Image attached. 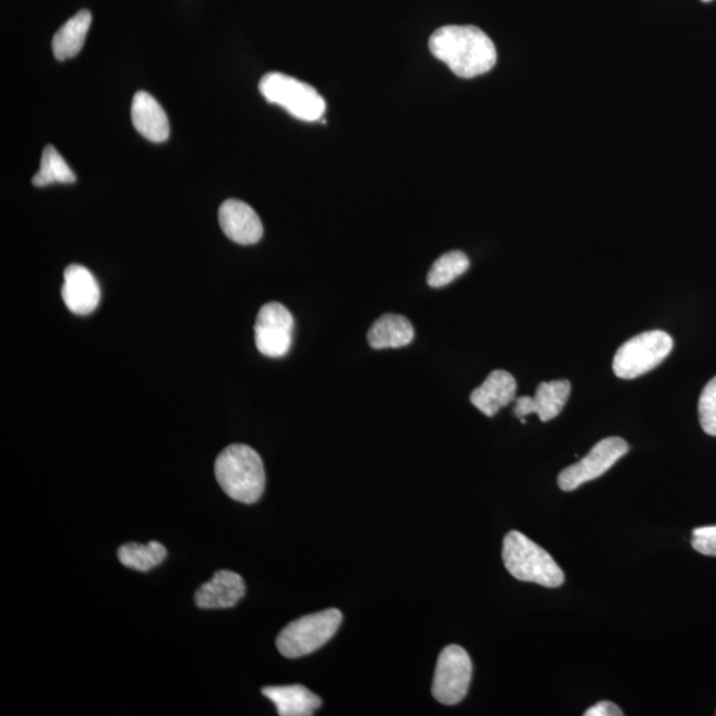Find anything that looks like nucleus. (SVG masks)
<instances>
[{
    "instance_id": "nucleus-1",
    "label": "nucleus",
    "mask_w": 716,
    "mask_h": 716,
    "mask_svg": "<svg viewBox=\"0 0 716 716\" xmlns=\"http://www.w3.org/2000/svg\"><path fill=\"white\" fill-rule=\"evenodd\" d=\"M429 49L462 79L482 76L498 60L495 44L475 25H443L430 37Z\"/></svg>"
},
{
    "instance_id": "nucleus-2",
    "label": "nucleus",
    "mask_w": 716,
    "mask_h": 716,
    "mask_svg": "<svg viewBox=\"0 0 716 716\" xmlns=\"http://www.w3.org/2000/svg\"><path fill=\"white\" fill-rule=\"evenodd\" d=\"M215 477L223 491L236 502L253 504L266 488L265 466L258 452L246 444H232L215 461Z\"/></svg>"
},
{
    "instance_id": "nucleus-3",
    "label": "nucleus",
    "mask_w": 716,
    "mask_h": 716,
    "mask_svg": "<svg viewBox=\"0 0 716 716\" xmlns=\"http://www.w3.org/2000/svg\"><path fill=\"white\" fill-rule=\"evenodd\" d=\"M503 562L505 570L519 581L546 587L564 584V572L555 560L522 532L507 533L503 542Z\"/></svg>"
},
{
    "instance_id": "nucleus-4",
    "label": "nucleus",
    "mask_w": 716,
    "mask_h": 716,
    "mask_svg": "<svg viewBox=\"0 0 716 716\" xmlns=\"http://www.w3.org/2000/svg\"><path fill=\"white\" fill-rule=\"evenodd\" d=\"M342 623L339 610L308 614L285 627L276 638V646L286 658L313 654L335 636Z\"/></svg>"
},
{
    "instance_id": "nucleus-5",
    "label": "nucleus",
    "mask_w": 716,
    "mask_h": 716,
    "mask_svg": "<svg viewBox=\"0 0 716 716\" xmlns=\"http://www.w3.org/2000/svg\"><path fill=\"white\" fill-rule=\"evenodd\" d=\"M259 90L268 103L285 108L296 119L313 123L326 112V100L314 86L285 73H267L260 80Z\"/></svg>"
},
{
    "instance_id": "nucleus-6",
    "label": "nucleus",
    "mask_w": 716,
    "mask_h": 716,
    "mask_svg": "<svg viewBox=\"0 0 716 716\" xmlns=\"http://www.w3.org/2000/svg\"><path fill=\"white\" fill-rule=\"evenodd\" d=\"M674 342L664 330H651L632 337L613 358V371L623 380H633L657 368L671 355Z\"/></svg>"
},
{
    "instance_id": "nucleus-7",
    "label": "nucleus",
    "mask_w": 716,
    "mask_h": 716,
    "mask_svg": "<svg viewBox=\"0 0 716 716\" xmlns=\"http://www.w3.org/2000/svg\"><path fill=\"white\" fill-rule=\"evenodd\" d=\"M472 677V662L468 652L458 645L444 647L436 666L432 695L439 704L452 706L468 695Z\"/></svg>"
},
{
    "instance_id": "nucleus-8",
    "label": "nucleus",
    "mask_w": 716,
    "mask_h": 716,
    "mask_svg": "<svg viewBox=\"0 0 716 716\" xmlns=\"http://www.w3.org/2000/svg\"><path fill=\"white\" fill-rule=\"evenodd\" d=\"M630 451L623 438L610 437L600 441L580 462L560 472L558 483L563 491H574L604 475Z\"/></svg>"
},
{
    "instance_id": "nucleus-9",
    "label": "nucleus",
    "mask_w": 716,
    "mask_h": 716,
    "mask_svg": "<svg viewBox=\"0 0 716 716\" xmlns=\"http://www.w3.org/2000/svg\"><path fill=\"white\" fill-rule=\"evenodd\" d=\"M294 316L280 303H267L255 321V344L263 356L285 357L293 347Z\"/></svg>"
},
{
    "instance_id": "nucleus-10",
    "label": "nucleus",
    "mask_w": 716,
    "mask_h": 716,
    "mask_svg": "<svg viewBox=\"0 0 716 716\" xmlns=\"http://www.w3.org/2000/svg\"><path fill=\"white\" fill-rule=\"evenodd\" d=\"M571 389L569 380L542 382L536 389L535 397L518 398L513 415L520 418L522 423H525V417L530 415H538L540 421L549 422L562 413L571 396Z\"/></svg>"
},
{
    "instance_id": "nucleus-11",
    "label": "nucleus",
    "mask_w": 716,
    "mask_h": 716,
    "mask_svg": "<svg viewBox=\"0 0 716 716\" xmlns=\"http://www.w3.org/2000/svg\"><path fill=\"white\" fill-rule=\"evenodd\" d=\"M219 225L228 239L238 245H255L262 239L263 225L252 206L239 200H227L219 207Z\"/></svg>"
},
{
    "instance_id": "nucleus-12",
    "label": "nucleus",
    "mask_w": 716,
    "mask_h": 716,
    "mask_svg": "<svg viewBox=\"0 0 716 716\" xmlns=\"http://www.w3.org/2000/svg\"><path fill=\"white\" fill-rule=\"evenodd\" d=\"M62 296L67 308L74 315L85 316L93 313L100 303V287L96 279L83 266L65 268Z\"/></svg>"
},
{
    "instance_id": "nucleus-13",
    "label": "nucleus",
    "mask_w": 716,
    "mask_h": 716,
    "mask_svg": "<svg viewBox=\"0 0 716 716\" xmlns=\"http://www.w3.org/2000/svg\"><path fill=\"white\" fill-rule=\"evenodd\" d=\"M246 584L241 574L219 571L195 593V604L201 610H227L245 596Z\"/></svg>"
},
{
    "instance_id": "nucleus-14",
    "label": "nucleus",
    "mask_w": 716,
    "mask_h": 716,
    "mask_svg": "<svg viewBox=\"0 0 716 716\" xmlns=\"http://www.w3.org/2000/svg\"><path fill=\"white\" fill-rule=\"evenodd\" d=\"M516 380L509 371L494 370L481 387L472 390L470 401L484 416L494 417L498 411L515 400Z\"/></svg>"
},
{
    "instance_id": "nucleus-15",
    "label": "nucleus",
    "mask_w": 716,
    "mask_h": 716,
    "mask_svg": "<svg viewBox=\"0 0 716 716\" xmlns=\"http://www.w3.org/2000/svg\"><path fill=\"white\" fill-rule=\"evenodd\" d=\"M132 121L141 136L152 143H164L171 134V124L164 108L145 91L137 92L133 99Z\"/></svg>"
},
{
    "instance_id": "nucleus-16",
    "label": "nucleus",
    "mask_w": 716,
    "mask_h": 716,
    "mask_svg": "<svg viewBox=\"0 0 716 716\" xmlns=\"http://www.w3.org/2000/svg\"><path fill=\"white\" fill-rule=\"evenodd\" d=\"M262 694L273 702L280 716H310L323 700L301 685L265 687Z\"/></svg>"
},
{
    "instance_id": "nucleus-17",
    "label": "nucleus",
    "mask_w": 716,
    "mask_h": 716,
    "mask_svg": "<svg viewBox=\"0 0 716 716\" xmlns=\"http://www.w3.org/2000/svg\"><path fill=\"white\" fill-rule=\"evenodd\" d=\"M415 340V328L407 317L387 314L376 320L368 333L369 346L374 349H397Z\"/></svg>"
},
{
    "instance_id": "nucleus-18",
    "label": "nucleus",
    "mask_w": 716,
    "mask_h": 716,
    "mask_svg": "<svg viewBox=\"0 0 716 716\" xmlns=\"http://www.w3.org/2000/svg\"><path fill=\"white\" fill-rule=\"evenodd\" d=\"M92 24V13L88 10H81L72 17L69 22L60 27L55 37L52 39L53 55L60 62L79 55L83 50L88 31Z\"/></svg>"
},
{
    "instance_id": "nucleus-19",
    "label": "nucleus",
    "mask_w": 716,
    "mask_h": 716,
    "mask_svg": "<svg viewBox=\"0 0 716 716\" xmlns=\"http://www.w3.org/2000/svg\"><path fill=\"white\" fill-rule=\"evenodd\" d=\"M117 556L120 563L127 566V569L149 572L164 563L167 556L165 545L158 542H151L147 544L127 543L120 546Z\"/></svg>"
},
{
    "instance_id": "nucleus-20",
    "label": "nucleus",
    "mask_w": 716,
    "mask_h": 716,
    "mask_svg": "<svg viewBox=\"0 0 716 716\" xmlns=\"http://www.w3.org/2000/svg\"><path fill=\"white\" fill-rule=\"evenodd\" d=\"M76 182V174L67 164L55 147L47 145L40 161V171L33 175L32 185L44 187L52 184H73Z\"/></svg>"
},
{
    "instance_id": "nucleus-21",
    "label": "nucleus",
    "mask_w": 716,
    "mask_h": 716,
    "mask_svg": "<svg viewBox=\"0 0 716 716\" xmlns=\"http://www.w3.org/2000/svg\"><path fill=\"white\" fill-rule=\"evenodd\" d=\"M470 260L462 252L446 253L434 262L428 275V285L431 288H442L450 285L459 276L468 272Z\"/></svg>"
},
{
    "instance_id": "nucleus-22",
    "label": "nucleus",
    "mask_w": 716,
    "mask_h": 716,
    "mask_svg": "<svg viewBox=\"0 0 716 716\" xmlns=\"http://www.w3.org/2000/svg\"><path fill=\"white\" fill-rule=\"evenodd\" d=\"M698 410L702 429L706 434L716 437V377L702 391Z\"/></svg>"
},
{
    "instance_id": "nucleus-23",
    "label": "nucleus",
    "mask_w": 716,
    "mask_h": 716,
    "mask_svg": "<svg viewBox=\"0 0 716 716\" xmlns=\"http://www.w3.org/2000/svg\"><path fill=\"white\" fill-rule=\"evenodd\" d=\"M692 545L702 555L716 556V525L694 530Z\"/></svg>"
},
{
    "instance_id": "nucleus-24",
    "label": "nucleus",
    "mask_w": 716,
    "mask_h": 716,
    "mask_svg": "<svg viewBox=\"0 0 716 716\" xmlns=\"http://www.w3.org/2000/svg\"><path fill=\"white\" fill-rule=\"evenodd\" d=\"M585 716H623L624 713L617 705L612 704V702L603 700L599 702L597 705H594L584 713Z\"/></svg>"
},
{
    "instance_id": "nucleus-25",
    "label": "nucleus",
    "mask_w": 716,
    "mask_h": 716,
    "mask_svg": "<svg viewBox=\"0 0 716 716\" xmlns=\"http://www.w3.org/2000/svg\"><path fill=\"white\" fill-rule=\"evenodd\" d=\"M702 2L708 3V2H713V0H702Z\"/></svg>"
}]
</instances>
